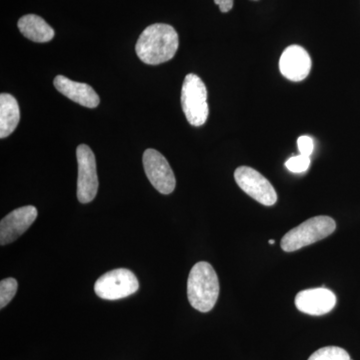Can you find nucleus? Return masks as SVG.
<instances>
[{
  "label": "nucleus",
  "instance_id": "obj_9",
  "mask_svg": "<svg viewBox=\"0 0 360 360\" xmlns=\"http://www.w3.org/2000/svg\"><path fill=\"white\" fill-rule=\"evenodd\" d=\"M37 214V207L32 205L22 206L8 213L0 222V245H9L22 236L35 221Z\"/></svg>",
  "mask_w": 360,
  "mask_h": 360
},
{
  "label": "nucleus",
  "instance_id": "obj_20",
  "mask_svg": "<svg viewBox=\"0 0 360 360\" xmlns=\"http://www.w3.org/2000/svg\"><path fill=\"white\" fill-rule=\"evenodd\" d=\"M269 245H274V239H270V240H269Z\"/></svg>",
  "mask_w": 360,
  "mask_h": 360
},
{
  "label": "nucleus",
  "instance_id": "obj_10",
  "mask_svg": "<svg viewBox=\"0 0 360 360\" xmlns=\"http://www.w3.org/2000/svg\"><path fill=\"white\" fill-rule=\"evenodd\" d=\"M281 75L291 82H302L309 77L311 70V58L309 52L300 45H290L279 60Z\"/></svg>",
  "mask_w": 360,
  "mask_h": 360
},
{
  "label": "nucleus",
  "instance_id": "obj_4",
  "mask_svg": "<svg viewBox=\"0 0 360 360\" xmlns=\"http://www.w3.org/2000/svg\"><path fill=\"white\" fill-rule=\"evenodd\" d=\"M181 106L187 122L193 127H201L207 120V90L205 82L193 73L184 78L181 89Z\"/></svg>",
  "mask_w": 360,
  "mask_h": 360
},
{
  "label": "nucleus",
  "instance_id": "obj_12",
  "mask_svg": "<svg viewBox=\"0 0 360 360\" xmlns=\"http://www.w3.org/2000/svg\"><path fill=\"white\" fill-rule=\"evenodd\" d=\"M53 84L60 94L84 108H96L101 103L98 94L89 84L73 82L63 75L54 78Z\"/></svg>",
  "mask_w": 360,
  "mask_h": 360
},
{
  "label": "nucleus",
  "instance_id": "obj_2",
  "mask_svg": "<svg viewBox=\"0 0 360 360\" xmlns=\"http://www.w3.org/2000/svg\"><path fill=\"white\" fill-rule=\"evenodd\" d=\"M219 281L208 262L194 264L187 281V297L191 307L200 312L210 311L219 300Z\"/></svg>",
  "mask_w": 360,
  "mask_h": 360
},
{
  "label": "nucleus",
  "instance_id": "obj_14",
  "mask_svg": "<svg viewBox=\"0 0 360 360\" xmlns=\"http://www.w3.org/2000/svg\"><path fill=\"white\" fill-rule=\"evenodd\" d=\"M20 120V105L15 97L8 94L0 96V139L9 136Z\"/></svg>",
  "mask_w": 360,
  "mask_h": 360
},
{
  "label": "nucleus",
  "instance_id": "obj_16",
  "mask_svg": "<svg viewBox=\"0 0 360 360\" xmlns=\"http://www.w3.org/2000/svg\"><path fill=\"white\" fill-rule=\"evenodd\" d=\"M18 283L16 279L6 278L0 283V309H4L18 291Z\"/></svg>",
  "mask_w": 360,
  "mask_h": 360
},
{
  "label": "nucleus",
  "instance_id": "obj_1",
  "mask_svg": "<svg viewBox=\"0 0 360 360\" xmlns=\"http://www.w3.org/2000/svg\"><path fill=\"white\" fill-rule=\"evenodd\" d=\"M179 45V34L172 25L155 23L142 32L135 51L142 63L158 65L174 58Z\"/></svg>",
  "mask_w": 360,
  "mask_h": 360
},
{
  "label": "nucleus",
  "instance_id": "obj_6",
  "mask_svg": "<svg viewBox=\"0 0 360 360\" xmlns=\"http://www.w3.org/2000/svg\"><path fill=\"white\" fill-rule=\"evenodd\" d=\"M77 198L82 203H89L96 198L98 191L96 156L89 146L80 144L77 149Z\"/></svg>",
  "mask_w": 360,
  "mask_h": 360
},
{
  "label": "nucleus",
  "instance_id": "obj_5",
  "mask_svg": "<svg viewBox=\"0 0 360 360\" xmlns=\"http://www.w3.org/2000/svg\"><path fill=\"white\" fill-rule=\"evenodd\" d=\"M139 288V279L134 272L127 269L106 272L94 284V291L97 296L106 300H122L134 295Z\"/></svg>",
  "mask_w": 360,
  "mask_h": 360
},
{
  "label": "nucleus",
  "instance_id": "obj_13",
  "mask_svg": "<svg viewBox=\"0 0 360 360\" xmlns=\"http://www.w3.org/2000/svg\"><path fill=\"white\" fill-rule=\"evenodd\" d=\"M18 28L23 37L32 41L49 42L53 39L54 30L49 23L35 14H26L18 20Z\"/></svg>",
  "mask_w": 360,
  "mask_h": 360
},
{
  "label": "nucleus",
  "instance_id": "obj_8",
  "mask_svg": "<svg viewBox=\"0 0 360 360\" xmlns=\"http://www.w3.org/2000/svg\"><path fill=\"white\" fill-rule=\"evenodd\" d=\"M144 172L153 187L162 194L174 193L176 180L169 163L155 149H146L142 158Z\"/></svg>",
  "mask_w": 360,
  "mask_h": 360
},
{
  "label": "nucleus",
  "instance_id": "obj_7",
  "mask_svg": "<svg viewBox=\"0 0 360 360\" xmlns=\"http://www.w3.org/2000/svg\"><path fill=\"white\" fill-rule=\"evenodd\" d=\"M236 184L246 194L265 206L276 205L277 193L264 175L248 167H240L234 172Z\"/></svg>",
  "mask_w": 360,
  "mask_h": 360
},
{
  "label": "nucleus",
  "instance_id": "obj_3",
  "mask_svg": "<svg viewBox=\"0 0 360 360\" xmlns=\"http://www.w3.org/2000/svg\"><path fill=\"white\" fill-rule=\"evenodd\" d=\"M335 229V221L331 217L326 215L312 217L288 231L281 239V248L286 252L302 250L331 236Z\"/></svg>",
  "mask_w": 360,
  "mask_h": 360
},
{
  "label": "nucleus",
  "instance_id": "obj_17",
  "mask_svg": "<svg viewBox=\"0 0 360 360\" xmlns=\"http://www.w3.org/2000/svg\"><path fill=\"white\" fill-rule=\"evenodd\" d=\"M310 165V158L304 155H296L290 158L286 161L285 167L293 174H302L309 169Z\"/></svg>",
  "mask_w": 360,
  "mask_h": 360
},
{
  "label": "nucleus",
  "instance_id": "obj_19",
  "mask_svg": "<svg viewBox=\"0 0 360 360\" xmlns=\"http://www.w3.org/2000/svg\"><path fill=\"white\" fill-rule=\"evenodd\" d=\"M214 2L219 6V11L224 13H229L233 7V0H214Z\"/></svg>",
  "mask_w": 360,
  "mask_h": 360
},
{
  "label": "nucleus",
  "instance_id": "obj_18",
  "mask_svg": "<svg viewBox=\"0 0 360 360\" xmlns=\"http://www.w3.org/2000/svg\"><path fill=\"white\" fill-rule=\"evenodd\" d=\"M297 148L300 155L310 158L314 149V139L307 135H302L297 139Z\"/></svg>",
  "mask_w": 360,
  "mask_h": 360
},
{
  "label": "nucleus",
  "instance_id": "obj_11",
  "mask_svg": "<svg viewBox=\"0 0 360 360\" xmlns=\"http://www.w3.org/2000/svg\"><path fill=\"white\" fill-rule=\"evenodd\" d=\"M336 296L328 288H311L300 291L295 296L296 309L303 314L319 316L335 309Z\"/></svg>",
  "mask_w": 360,
  "mask_h": 360
},
{
  "label": "nucleus",
  "instance_id": "obj_15",
  "mask_svg": "<svg viewBox=\"0 0 360 360\" xmlns=\"http://www.w3.org/2000/svg\"><path fill=\"white\" fill-rule=\"evenodd\" d=\"M309 360H352L347 350L338 347H322L316 350Z\"/></svg>",
  "mask_w": 360,
  "mask_h": 360
}]
</instances>
